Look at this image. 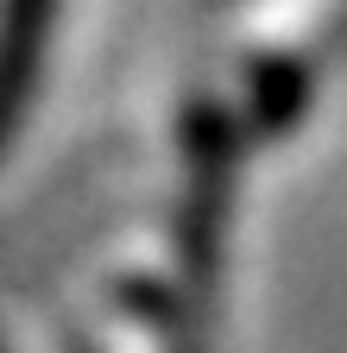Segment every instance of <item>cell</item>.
I'll return each instance as SVG.
<instances>
[{
  "instance_id": "cell-1",
  "label": "cell",
  "mask_w": 347,
  "mask_h": 353,
  "mask_svg": "<svg viewBox=\"0 0 347 353\" xmlns=\"http://www.w3.org/2000/svg\"><path fill=\"white\" fill-rule=\"evenodd\" d=\"M51 26H57V0H0V152L38 95Z\"/></svg>"
}]
</instances>
